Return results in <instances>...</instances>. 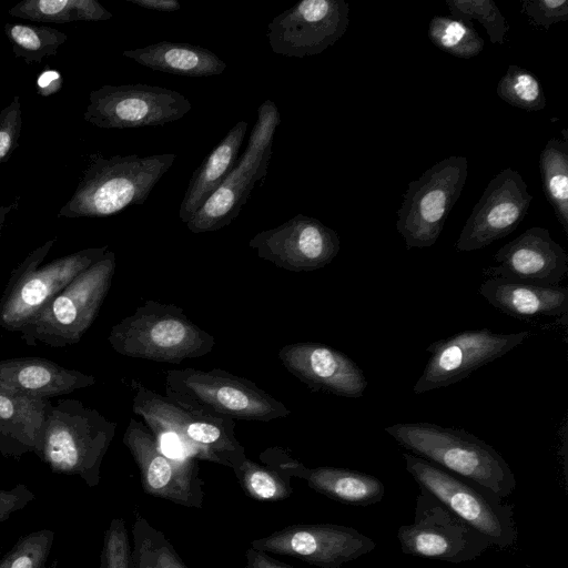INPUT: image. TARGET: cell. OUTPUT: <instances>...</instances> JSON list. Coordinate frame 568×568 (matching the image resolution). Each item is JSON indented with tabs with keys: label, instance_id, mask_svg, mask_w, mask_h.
Segmentation results:
<instances>
[{
	"label": "cell",
	"instance_id": "obj_1",
	"mask_svg": "<svg viewBox=\"0 0 568 568\" xmlns=\"http://www.w3.org/2000/svg\"><path fill=\"white\" fill-rule=\"evenodd\" d=\"M115 430L116 422L78 399L50 400L33 453L52 473L78 476L93 488Z\"/></svg>",
	"mask_w": 568,
	"mask_h": 568
},
{
	"label": "cell",
	"instance_id": "obj_2",
	"mask_svg": "<svg viewBox=\"0 0 568 568\" xmlns=\"http://www.w3.org/2000/svg\"><path fill=\"white\" fill-rule=\"evenodd\" d=\"M385 432L408 453L476 483L503 499L516 488L515 474L504 457L465 429L414 422L394 424L385 427Z\"/></svg>",
	"mask_w": 568,
	"mask_h": 568
},
{
	"label": "cell",
	"instance_id": "obj_3",
	"mask_svg": "<svg viewBox=\"0 0 568 568\" xmlns=\"http://www.w3.org/2000/svg\"><path fill=\"white\" fill-rule=\"evenodd\" d=\"M175 159L174 153L111 158L93 153L74 193L57 216L105 217L143 204Z\"/></svg>",
	"mask_w": 568,
	"mask_h": 568
},
{
	"label": "cell",
	"instance_id": "obj_4",
	"mask_svg": "<svg viewBox=\"0 0 568 568\" xmlns=\"http://www.w3.org/2000/svg\"><path fill=\"white\" fill-rule=\"evenodd\" d=\"M131 386L133 412L144 419L158 439L164 436L174 438L184 447L187 456L232 469L247 457L235 436L234 420L186 406L134 379Z\"/></svg>",
	"mask_w": 568,
	"mask_h": 568
},
{
	"label": "cell",
	"instance_id": "obj_5",
	"mask_svg": "<svg viewBox=\"0 0 568 568\" xmlns=\"http://www.w3.org/2000/svg\"><path fill=\"white\" fill-rule=\"evenodd\" d=\"M118 354L179 364L209 354L215 338L193 323L183 308L148 300L112 326L108 336Z\"/></svg>",
	"mask_w": 568,
	"mask_h": 568
},
{
	"label": "cell",
	"instance_id": "obj_6",
	"mask_svg": "<svg viewBox=\"0 0 568 568\" xmlns=\"http://www.w3.org/2000/svg\"><path fill=\"white\" fill-rule=\"evenodd\" d=\"M165 392L186 406L234 422H271L291 413L252 381L221 368L166 371Z\"/></svg>",
	"mask_w": 568,
	"mask_h": 568
},
{
	"label": "cell",
	"instance_id": "obj_7",
	"mask_svg": "<svg viewBox=\"0 0 568 568\" xmlns=\"http://www.w3.org/2000/svg\"><path fill=\"white\" fill-rule=\"evenodd\" d=\"M55 242L49 240L31 251L11 271L0 298V327L20 333L59 292L108 251V245L84 248L41 266Z\"/></svg>",
	"mask_w": 568,
	"mask_h": 568
},
{
	"label": "cell",
	"instance_id": "obj_8",
	"mask_svg": "<svg viewBox=\"0 0 568 568\" xmlns=\"http://www.w3.org/2000/svg\"><path fill=\"white\" fill-rule=\"evenodd\" d=\"M115 254L106 253L59 292L23 328L29 346L64 347L80 342L91 327L110 290Z\"/></svg>",
	"mask_w": 568,
	"mask_h": 568
},
{
	"label": "cell",
	"instance_id": "obj_9",
	"mask_svg": "<svg viewBox=\"0 0 568 568\" xmlns=\"http://www.w3.org/2000/svg\"><path fill=\"white\" fill-rule=\"evenodd\" d=\"M414 480L466 524L485 535L493 546L506 549L518 538L514 506L491 490L454 475L410 453H403Z\"/></svg>",
	"mask_w": 568,
	"mask_h": 568
},
{
	"label": "cell",
	"instance_id": "obj_10",
	"mask_svg": "<svg viewBox=\"0 0 568 568\" xmlns=\"http://www.w3.org/2000/svg\"><path fill=\"white\" fill-rule=\"evenodd\" d=\"M280 123L276 104L265 100L257 109V119L244 153L186 223L189 231L194 234L219 231L237 217L255 183L267 174L274 134Z\"/></svg>",
	"mask_w": 568,
	"mask_h": 568
},
{
	"label": "cell",
	"instance_id": "obj_11",
	"mask_svg": "<svg viewBox=\"0 0 568 568\" xmlns=\"http://www.w3.org/2000/svg\"><path fill=\"white\" fill-rule=\"evenodd\" d=\"M467 174V159L452 155L408 183L396 221L406 248H424L436 243L462 194Z\"/></svg>",
	"mask_w": 568,
	"mask_h": 568
},
{
	"label": "cell",
	"instance_id": "obj_12",
	"mask_svg": "<svg viewBox=\"0 0 568 568\" xmlns=\"http://www.w3.org/2000/svg\"><path fill=\"white\" fill-rule=\"evenodd\" d=\"M397 539L405 555L452 564L473 561L493 546L423 488L416 497L414 519L398 528Z\"/></svg>",
	"mask_w": 568,
	"mask_h": 568
},
{
	"label": "cell",
	"instance_id": "obj_13",
	"mask_svg": "<svg viewBox=\"0 0 568 568\" xmlns=\"http://www.w3.org/2000/svg\"><path fill=\"white\" fill-rule=\"evenodd\" d=\"M191 109V102L172 89L141 83L103 85L90 92L83 118L101 129H132L174 122Z\"/></svg>",
	"mask_w": 568,
	"mask_h": 568
},
{
	"label": "cell",
	"instance_id": "obj_14",
	"mask_svg": "<svg viewBox=\"0 0 568 568\" xmlns=\"http://www.w3.org/2000/svg\"><path fill=\"white\" fill-rule=\"evenodd\" d=\"M123 444L140 470L145 494L185 507H202L203 483L195 458L166 455L152 432L134 418L124 432Z\"/></svg>",
	"mask_w": 568,
	"mask_h": 568
},
{
	"label": "cell",
	"instance_id": "obj_15",
	"mask_svg": "<svg viewBox=\"0 0 568 568\" xmlns=\"http://www.w3.org/2000/svg\"><path fill=\"white\" fill-rule=\"evenodd\" d=\"M530 332L495 333L487 328L459 332L432 343L430 357L414 385L416 395L447 387L524 343Z\"/></svg>",
	"mask_w": 568,
	"mask_h": 568
},
{
	"label": "cell",
	"instance_id": "obj_16",
	"mask_svg": "<svg viewBox=\"0 0 568 568\" xmlns=\"http://www.w3.org/2000/svg\"><path fill=\"white\" fill-rule=\"evenodd\" d=\"M261 551L295 557L320 568H339L373 551L375 540L348 526L294 524L251 541Z\"/></svg>",
	"mask_w": 568,
	"mask_h": 568
},
{
	"label": "cell",
	"instance_id": "obj_17",
	"mask_svg": "<svg viewBox=\"0 0 568 568\" xmlns=\"http://www.w3.org/2000/svg\"><path fill=\"white\" fill-rule=\"evenodd\" d=\"M348 13L344 0H302L268 23L270 47L288 58L320 54L344 36Z\"/></svg>",
	"mask_w": 568,
	"mask_h": 568
},
{
	"label": "cell",
	"instance_id": "obj_18",
	"mask_svg": "<svg viewBox=\"0 0 568 568\" xmlns=\"http://www.w3.org/2000/svg\"><path fill=\"white\" fill-rule=\"evenodd\" d=\"M260 258L291 272H311L338 254V234L320 220L297 214L278 226L255 234L248 242Z\"/></svg>",
	"mask_w": 568,
	"mask_h": 568
},
{
	"label": "cell",
	"instance_id": "obj_19",
	"mask_svg": "<svg viewBox=\"0 0 568 568\" xmlns=\"http://www.w3.org/2000/svg\"><path fill=\"white\" fill-rule=\"evenodd\" d=\"M532 196L517 170L503 169L485 187L468 216L455 247L484 248L514 232L528 212Z\"/></svg>",
	"mask_w": 568,
	"mask_h": 568
},
{
	"label": "cell",
	"instance_id": "obj_20",
	"mask_svg": "<svg viewBox=\"0 0 568 568\" xmlns=\"http://www.w3.org/2000/svg\"><path fill=\"white\" fill-rule=\"evenodd\" d=\"M494 258L499 264L485 270L490 277L534 285L557 286L568 272L567 252L540 226L506 243Z\"/></svg>",
	"mask_w": 568,
	"mask_h": 568
},
{
	"label": "cell",
	"instance_id": "obj_21",
	"mask_svg": "<svg viewBox=\"0 0 568 568\" xmlns=\"http://www.w3.org/2000/svg\"><path fill=\"white\" fill-rule=\"evenodd\" d=\"M278 358L292 375L314 390L356 398L363 396L368 384L353 359L321 343L287 344L278 351Z\"/></svg>",
	"mask_w": 568,
	"mask_h": 568
},
{
	"label": "cell",
	"instance_id": "obj_22",
	"mask_svg": "<svg viewBox=\"0 0 568 568\" xmlns=\"http://www.w3.org/2000/svg\"><path fill=\"white\" fill-rule=\"evenodd\" d=\"M260 458L266 466L301 478L313 490L342 504L366 507L379 503L385 496L384 484L366 473L333 466L310 468L281 447L267 448Z\"/></svg>",
	"mask_w": 568,
	"mask_h": 568
},
{
	"label": "cell",
	"instance_id": "obj_23",
	"mask_svg": "<svg viewBox=\"0 0 568 568\" xmlns=\"http://www.w3.org/2000/svg\"><path fill=\"white\" fill-rule=\"evenodd\" d=\"M95 382L93 375L63 367L48 358L0 361V392L50 399L90 387Z\"/></svg>",
	"mask_w": 568,
	"mask_h": 568
},
{
	"label": "cell",
	"instance_id": "obj_24",
	"mask_svg": "<svg viewBox=\"0 0 568 568\" xmlns=\"http://www.w3.org/2000/svg\"><path fill=\"white\" fill-rule=\"evenodd\" d=\"M479 294L495 308L520 320L561 316L568 312V290L559 285L489 277L479 286Z\"/></svg>",
	"mask_w": 568,
	"mask_h": 568
},
{
	"label": "cell",
	"instance_id": "obj_25",
	"mask_svg": "<svg viewBox=\"0 0 568 568\" xmlns=\"http://www.w3.org/2000/svg\"><path fill=\"white\" fill-rule=\"evenodd\" d=\"M50 399L0 392V455L20 459L33 453Z\"/></svg>",
	"mask_w": 568,
	"mask_h": 568
},
{
	"label": "cell",
	"instance_id": "obj_26",
	"mask_svg": "<svg viewBox=\"0 0 568 568\" xmlns=\"http://www.w3.org/2000/svg\"><path fill=\"white\" fill-rule=\"evenodd\" d=\"M246 130L245 121L234 124L193 172L179 210L183 223L191 220L234 168Z\"/></svg>",
	"mask_w": 568,
	"mask_h": 568
},
{
	"label": "cell",
	"instance_id": "obj_27",
	"mask_svg": "<svg viewBox=\"0 0 568 568\" xmlns=\"http://www.w3.org/2000/svg\"><path fill=\"white\" fill-rule=\"evenodd\" d=\"M122 54L153 71L191 78L217 75L226 69L214 52L191 43L160 41Z\"/></svg>",
	"mask_w": 568,
	"mask_h": 568
},
{
	"label": "cell",
	"instance_id": "obj_28",
	"mask_svg": "<svg viewBox=\"0 0 568 568\" xmlns=\"http://www.w3.org/2000/svg\"><path fill=\"white\" fill-rule=\"evenodd\" d=\"M547 141L539 156V169L547 201L568 235V130Z\"/></svg>",
	"mask_w": 568,
	"mask_h": 568
},
{
	"label": "cell",
	"instance_id": "obj_29",
	"mask_svg": "<svg viewBox=\"0 0 568 568\" xmlns=\"http://www.w3.org/2000/svg\"><path fill=\"white\" fill-rule=\"evenodd\" d=\"M9 14L34 22L104 21L113 17L95 0H23Z\"/></svg>",
	"mask_w": 568,
	"mask_h": 568
},
{
	"label": "cell",
	"instance_id": "obj_30",
	"mask_svg": "<svg viewBox=\"0 0 568 568\" xmlns=\"http://www.w3.org/2000/svg\"><path fill=\"white\" fill-rule=\"evenodd\" d=\"M131 568H187L165 535L143 516L132 525Z\"/></svg>",
	"mask_w": 568,
	"mask_h": 568
},
{
	"label": "cell",
	"instance_id": "obj_31",
	"mask_svg": "<svg viewBox=\"0 0 568 568\" xmlns=\"http://www.w3.org/2000/svg\"><path fill=\"white\" fill-rule=\"evenodd\" d=\"M4 32L12 43L16 57L26 63H40L45 57L54 55L68 36L49 26L6 23Z\"/></svg>",
	"mask_w": 568,
	"mask_h": 568
},
{
	"label": "cell",
	"instance_id": "obj_32",
	"mask_svg": "<svg viewBox=\"0 0 568 568\" xmlns=\"http://www.w3.org/2000/svg\"><path fill=\"white\" fill-rule=\"evenodd\" d=\"M428 38L442 51L463 59L478 55L485 44L473 23L452 16L433 17L428 26Z\"/></svg>",
	"mask_w": 568,
	"mask_h": 568
},
{
	"label": "cell",
	"instance_id": "obj_33",
	"mask_svg": "<svg viewBox=\"0 0 568 568\" xmlns=\"http://www.w3.org/2000/svg\"><path fill=\"white\" fill-rule=\"evenodd\" d=\"M243 490L258 501H278L292 494L290 476L266 465H260L248 457L233 469Z\"/></svg>",
	"mask_w": 568,
	"mask_h": 568
},
{
	"label": "cell",
	"instance_id": "obj_34",
	"mask_svg": "<svg viewBox=\"0 0 568 568\" xmlns=\"http://www.w3.org/2000/svg\"><path fill=\"white\" fill-rule=\"evenodd\" d=\"M497 95L513 106L539 111L546 106V97L539 80L528 70L510 64L496 87Z\"/></svg>",
	"mask_w": 568,
	"mask_h": 568
},
{
	"label": "cell",
	"instance_id": "obj_35",
	"mask_svg": "<svg viewBox=\"0 0 568 568\" xmlns=\"http://www.w3.org/2000/svg\"><path fill=\"white\" fill-rule=\"evenodd\" d=\"M55 532L39 529L20 537L0 558V568H55L50 562Z\"/></svg>",
	"mask_w": 568,
	"mask_h": 568
},
{
	"label": "cell",
	"instance_id": "obj_36",
	"mask_svg": "<svg viewBox=\"0 0 568 568\" xmlns=\"http://www.w3.org/2000/svg\"><path fill=\"white\" fill-rule=\"evenodd\" d=\"M452 17L467 23L479 21L493 44H504L508 22L493 0H446Z\"/></svg>",
	"mask_w": 568,
	"mask_h": 568
},
{
	"label": "cell",
	"instance_id": "obj_37",
	"mask_svg": "<svg viewBox=\"0 0 568 568\" xmlns=\"http://www.w3.org/2000/svg\"><path fill=\"white\" fill-rule=\"evenodd\" d=\"M99 568H131V548L125 521L113 518L103 535Z\"/></svg>",
	"mask_w": 568,
	"mask_h": 568
},
{
	"label": "cell",
	"instance_id": "obj_38",
	"mask_svg": "<svg viewBox=\"0 0 568 568\" xmlns=\"http://www.w3.org/2000/svg\"><path fill=\"white\" fill-rule=\"evenodd\" d=\"M520 12L536 28L548 30L555 23L568 20L567 0H521Z\"/></svg>",
	"mask_w": 568,
	"mask_h": 568
},
{
	"label": "cell",
	"instance_id": "obj_39",
	"mask_svg": "<svg viewBox=\"0 0 568 568\" xmlns=\"http://www.w3.org/2000/svg\"><path fill=\"white\" fill-rule=\"evenodd\" d=\"M20 97L0 111V163L7 161L19 145L22 126Z\"/></svg>",
	"mask_w": 568,
	"mask_h": 568
},
{
	"label": "cell",
	"instance_id": "obj_40",
	"mask_svg": "<svg viewBox=\"0 0 568 568\" xmlns=\"http://www.w3.org/2000/svg\"><path fill=\"white\" fill-rule=\"evenodd\" d=\"M36 499V495L24 484L12 488H0V524L8 520L14 513L28 507Z\"/></svg>",
	"mask_w": 568,
	"mask_h": 568
},
{
	"label": "cell",
	"instance_id": "obj_41",
	"mask_svg": "<svg viewBox=\"0 0 568 568\" xmlns=\"http://www.w3.org/2000/svg\"><path fill=\"white\" fill-rule=\"evenodd\" d=\"M63 84L62 75L54 69H45L37 79V93L48 98L57 93Z\"/></svg>",
	"mask_w": 568,
	"mask_h": 568
},
{
	"label": "cell",
	"instance_id": "obj_42",
	"mask_svg": "<svg viewBox=\"0 0 568 568\" xmlns=\"http://www.w3.org/2000/svg\"><path fill=\"white\" fill-rule=\"evenodd\" d=\"M245 564L242 568H294L290 565L275 560L267 552L248 548L245 554Z\"/></svg>",
	"mask_w": 568,
	"mask_h": 568
},
{
	"label": "cell",
	"instance_id": "obj_43",
	"mask_svg": "<svg viewBox=\"0 0 568 568\" xmlns=\"http://www.w3.org/2000/svg\"><path fill=\"white\" fill-rule=\"evenodd\" d=\"M128 2L135 4L144 9H151L161 12H174L181 9V4L178 0H126Z\"/></svg>",
	"mask_w": 568,
	"mask_h": 568
},
{
	"label": "cell",
	"instance_id": "obj_44",
	"mask_svg": "<svg viewBox=\"0 0 568 568\" xmlns=\"http://www.w3.org/2000/svg\"><path fill=\"white\" fill-rule=\"evenodd\" d=\"M17 206V202L10 205H0V235L6 221L7 215Z\"/></svg>",
	"mask_w": 568,
	"mask_h": 568
}]
</instances>
